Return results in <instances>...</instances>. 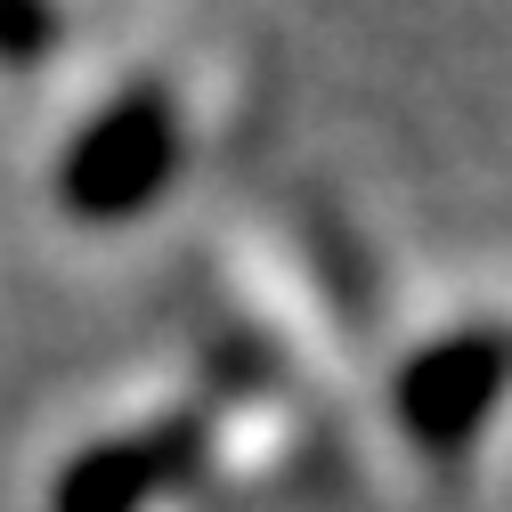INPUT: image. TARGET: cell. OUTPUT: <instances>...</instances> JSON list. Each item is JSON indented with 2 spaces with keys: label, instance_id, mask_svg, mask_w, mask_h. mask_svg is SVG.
Returning <instances> with one entry per match:
<instances>
[{
  "label": "cell",
  "instance_id": "obj_2",
  "mask_svg": "<svg viewBox=\"0 0 512 512\" xmlns=\"http://www.w3.org/2000/svg\"><path fill=\"white\" fill-rule=\"evenodd\" d=\"M512 391V326H464V334H439L423 342L399 382H391V407L399 431L423 447V456H464L472 431L496 415V399Z\"/></svg>",
  "mask_w": 512,
  "mask_h": 512
},
{
  "label": "cell",
  "instance_id": "obj_1",
  "mask_svg": "<svg viewBox=\"0 0 512 512\" xmlns=\"http://www.w3.org/2000/svg\"><path fill=\"white\" fill-rule=\"evenodd\" d=\"M179 155H187L179 98L163 82H131L66 139V155H57V204L82 228H122L171 187Z\"/></svg>",
  "mask_w": 512,
  "mask_h": 512
},
{
  "label": "cell",
  "instance_id": "obj_4",
  "mask_svg": "<svg viewBox=\"0 0 512 512\" xmlns=\"http://www.w3.org/2000/svg\"><path fill=\"white\" fill-rule=\"evenodd\" d=\"M57 41V17L49 0H0V57H33Z\"/></svg>",
  "mask_w": 512,
  "mask_h": 512
},
{
  "label": "cell",
  "instance_id": "obj_3",
  "mask_svg": "<svg viewBox=\"0 0 512 512\" xmlns=\"http://www.w3.org/2000/svg\"><path fill=\"white\" fill-rule=\"evenodd\" d=\"M204 439H212L204 415H163V423H139V431L90 439L49 480V512H147L155 496H171L204 464Z\"/></svg>",
  "mask_w": 512,
  "mask_h": 512
}]
</instances>
